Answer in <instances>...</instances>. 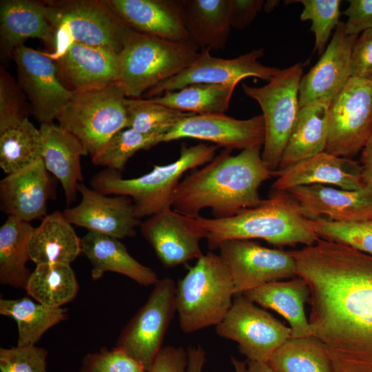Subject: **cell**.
I'll use <instances>...</instances> for the list:
<instances>
[{"label":"cell","instance_id":"6da1fadb","mask_svg":"<svg viewBox=\"0 0 372 372\" xmlns=\"http://www.w3.org/2000/svg\"><path fill=\"white\" fill-rule=\"evenodd\" d=\"M310 289L309 322L333 372H372V255L320 238L290 251Z\"/></svg>","mask_w":372,"mask_h":372},{"label":"cell","instance_id":"7a4b0ae2","mask_svg":"<svg viewBox=\"0 0 372 372\" xmlns=\"http://www.w3.org/2000/svg\"><path fill=\"white\" fill-rule=\"evenodd\" d=\"M262 146H254L232 155L225 149L204 167L185 177L177 185L172 208L192 218L205 208L214 218L232 216L256 207L264 200L259 188L276 175L264 163Z\"/></svg>","mask_w":372,"mask_h":372},{"label":"cell","instance_id":"3957f363","mask_svg":"<svg viewBox=\"0 0 372 372\" xmlns=\"http://www.w3.org/2000/svg\"><path fill=\"white\" fill-rule=\"evenodd\" d=\"M209 248L230 240L262 239L278 246H309L320 238L312 220L287 192H273L259 205L223 218L196 217Z\"/></svg>","mask_w":372,"mask_h":372},{"label":"cell","instance_id":"277c9868","mask_svg":"<svg viewBox=\"0 0 372 372\" xmlns=\"http://www.w3.org/2000/svg\"><path fill=\"white\" fill-rule=\"evenodd\" d=\"M216 145L199 143L181 147L175 161L154 165L152 170L134 178L125 179L120 172L105 169L96 174L90 186L105 195H122L132 198L135 216L141 220L172 208L174 191L184 174L210 162L218 149Z\"/></svg>","mask_w":372,"mask_h":372},{"label":"cell","instance_id":"5b68a950","mask_svg":"<svg viewBox=\"0 0 372 372\" xmlns=\"http://www.w3.org/2000/svg\"><path fill=\"white\" fill-rule=\"evenodd\" d=\"M233 297L232 278L220 255L203 254L176 285V312L181 331L192 333L216 326L230 309Z\"/></svg>","mask_w":372,"mask_h":372},{"label":"cell","instance_id":"8992f818","mask_svg":"<svg viewBox=\"0 0 372 372\" xmlns=\"http://www.w3.org/2000/svg\"><path fill=\"white\" fill-rule=\"evenodd\" d=\"M192 41H172L135 31L127 32L119 53L118 83L127 98L142 94L190 65L199 56Z\"/></svg>","mask_w":372,"mask_h":372},{"label":"cell","instance_id":"52a82bcc","mask_svg":"<svg viewBox=\"0 0 372 372\" xmlns=\"http://www.w3.org/2000/svg\"><path fill=\"white\" fill-rule=\"evenodd\" d=\"M47 17L54 30V58L72 43L110 48L118 53L130 29L100 0L43 1Z\"/></svg>","mask_w":372,"mask_h":372},{"label":"cell","instance_id":"ba28073f","mask_svg":"<svg viewBox=\"0 0 372 372\" xmlns=\"http://www.w3.org/2000/svg\"><path fill=\"white\" fill-rule=\"evenodd\" d=\"M126 98L118 83L75 92L57 120L93 157L112 136L125 128Z\"/></svg>","mask_w":372,"mask_h":372},{"label":"cell","instance_id":"9c48e42d","mask_svg":"<svg viewBox=\"0 0 372 372\" xmlns=\"http://www.w3.org/2000/svg\"><path fill=\"white\" fill-rule=\"evenodd\" d=\"M303 65L296 63L280 71L262 87L242 84L245 94L260 105L265 124L261 152L265 165L272 171L279 163L295 124L299 106V86Z\"/></svg>","mask_w":372,"mask_h":372},{"label":"cell","instance_id":"30bf717a","mask_svg":"<svg viewBox=\"0 0 372 372\" xmlns=\"http://www.w3.org/2000/svg\"><path fill=\"white\" fill-rule=\"evenodd\" d=\"M372 134V81L351 77L331 101L325 152L351 158Z\"/></svg>","mask_w":372,"mask_h":372},{"label":"cell","instance_id":"8fae6325","mask_svg":"<svg viewBox=\"0 0 372 372\" xmlns=\"http://www.w3.org/2000/svg\"><path fill=\"white\" fill-rule=\"evenodd\" d=\"M176 285L170 278L158 279L147 300L122 330L116 347L148 371L163 348L166 331L176 312Z\"/></svg>","mask_w":372,"mask_h":372},{"label":"cell","instance_id":"7c38bea8","mask_svg":"<svg viewBox=\"0 0 372 372\" xmlns=\"http://www.w3.org/2000/svg\"><path fill=\"white\" fill-rule=\"evenodd\" d=\"M221 338L235 341L248 361L267 363L272 353L291 338V329L243 295L216 326Z\"/></svg>","mask_w":372,"mask_h":372},{"label":"cell","instance_id":"4fadbf2b","mask_svg":"<svg viewBox=\"0 0 372 372\" xmlns=\"http://www.w3.org/2000/svg\"><path fill=\"white\" fill-rule=\"evenodd\" d=\"M218 249L231 273L235 296L270 282L297 276L290 251L266 247L250 240H227Z\"/></svg>","mask_w":372,"mask_h":372},{"label":"cell","instance_id":"5bb4252c","mask_svg":"<svg viewBox=\"0 0 372 372\" xmlns=\"http://www.w3.org/2000/svg\"><path fill=\"white\" fill-rule=\"evenodd\" d=\"M17 67L18 83L31 103L32 114L42 123L57 119L72 92L63 83L56 63L48 52L24 45L11 56Z\"/></svg>","mask_w":372,"mask_h":372},{"label":"cell","instance_id":"9a60e30c","mask_svg":"<svg viewBox=\"0 0 372 372\" xmlns=\"http://www.w3.org/2000/svg\"><path fill=\"white\" fill-rule=\"evenodd\" d=\"M209 50H203L190 65L149 89L145 96L150 99L195 83L238 84L248 76L269 81L280 71L258 61L263 56V48L233 59L212 56Z\"/></svg>","mask_w":372,"mask_h":372},{"label":"cell","instance_id":"2e32d148","mask_svg":"<svg viewBox=\"0 0 372 372\" xmlns=\"http://www.w3.org/2000/svg\"><path fill=\"white\" fill-rule=\"evenodd\" d=\"M141 231L166 268L200 258L205 232L196 218L166 209L141 222Z\"/></svg>","mask_w":372,"mask_h":372},{"label":"cell","instance_id":"e0dca14e","mask_svg":"<svg viewBox=\"0 0 372 372\" xmlns=\"http://www.w3.org/2000/svg\"><path fill=\"white\" fill-rule=\"evenodd\" d=\"M183 138L214 143L226 149H240L262 146L265 124L261 115L240 120L225 114H192L180 120L165 136L163 142Z\"/></svg>","mask_w":372,"mask_h":372},{"label":"cell","instance_id":"ac0fdd59","mask_svg":"<svg viewBox=\"0 0 372 372\" xmlns=\"http://www.w3.org/2000/svg\"><path fill=\"white\" fill-rule=\"evenodd\" d=\"M78 192L81 202L73 207L66 208L63 214L72 225L118 239L132 237L141 221L134 214L131 198L103 194L80 183Z\"/></svg>","mask_w":372,"mask_h":372},{"label":"cell","instance_id":"d6986e66","mask_svg":"<svg viewBox=\"0 0 372 372\" xmlns=\"http://www.w3.org/2000/svg\"><path fill=\"white\" fill-rule=\"evenodd\" d=\"M358 36L347 34L344 23L335 28L330 43L316 64L302 76L299 86V106L331 102L351 76V54Z\"/></svg>","mask_w":372,"mask_h":372},{"label":"cell","instance_id":"ffe728a7","mask_svg":"<svg viewBox=\"0 0 372 372\" xmlns=\"http://www.w3.org/2000/svg\"><path fill=\"white\" fill-rule=\"evenodd\" d=\"M287 192L311 220L338 223L372 221V189L349 190L324 185L296 187Z\"/></svg>","mask_w":372,"mask_h":372},{"label":"cell","instance_id":"44dd1931","mask_svg":"<svg viewBox=\"0 0 372 372\" xmlns=\"http://www.w3.org/2000/svg\"><path fill=\"white\" fill-rule=\"evenodd\" d=\"M52 59L63 83L72 92L102 87L120 79V54L108 48L74 42Z\"/></svg>","mask_w":372,"mask_h":372},{"label":"cell","instance_id":"7402d4cb","mask_svg":"<svg viewBox=\"0 0 372 372\" xmlns=\"http://www.w3.org/2000/svg\"><path fill=\"white\" fill-rule=\"evenodd\" d=\"M52 183L42 158L0 181V208L8 216L29 222L43 219L52 198Z\"/></svg>","mask_w":372,"mask_h":372},{"label":"cell","instance_id":"603a6c76","mask_svg":"<svg viewBox=\"0 0 372 372\" xmlns=\"http://www.w3.org/2000/svg\"><path fill=\"white\" fill-rule=\"evenodd\" d=\"M128 27L172 41H191L185 27L182 0H105Z\"/></svg>","mask_w":372,"mask_h":372},{"label":"cell","instance_id":"cb8c5ba5","mask_svg":"<svg viewBox=\"0 0 372 372\" xmlns=\"http://www.w3.org/2000/svg\"><path fill=\"white\" fill-rule=\"evenodd\" d=\"M276 176L278 178L272 185L273 192H287L296 187L315 184L349 190L366 187L360 162L325 151L285 170L277 171Z\"/></svg>","mask_w":372,"mask_h":372},{"label":"cell","instance_id":"d4e9b609","mask_svg":"<svg viewBox=\"0 0 372 372\" xmlns=\"http://www.w3.org/2000/svg\"><path fill=\"white\" fill-rule=\"evenodd\" d=\"M28 39L42 41L51 52L56 48V37L47 17L43 1L1 0L0 2V49L1 57Z\"/></svg>","mask_w":372,"mask_h":372},{"label":"cell","instance_id":"484cf974","mask_svg":"<svg viewBox=\"0 0 372 372\" xmlns=\"http://www.w3.org/2000/svg\"><path fill=\"white\" fill-rule=\"evenodd\" d=\"M39 130L44 165L60 181L66 203L70 205L76 200L78 185L83 180L81 156L88 153L74 135L60 125L42 123Z\"/></svg>","mask_w":372,"mask_h":372},{"label":"cell","instance_id":"4316f807","mask_svg":"<svg viewBox=\"0 0 372 372\" xmlns=\"http://www.w3.org/2000/svg\"><path fill=\"white\" fill-rule=\"evenodd\" d=\"M81 253L92 265L91 276L94 280L112 271L145 287L154 286L158 280L156 272L134 258L116 238L88 231L81 238Z\"/></svg>","mask_w":372,"mask_h":372},{"label":"cell","instance_id":"83f0119b","mask_svg":"<svg viewBox=\"0 0 372 372\" xmlns=\"http://www.w3.org/2000/svg\"><path fill=\"white\" fill-rule=\"evenodd\" d=\"M247 298L282 316L291 329V338L313 335L304 310L309 301L310 289L299 276L288 280H276L264 284L242 294Z\"/></svg>","mask_w":372,"mask_h":372},{"label":"cell","instance_id":"f1b7e54d","mask_svg":"<svg viewBox=\"0 0 372 372\" xmlns=\"http://www.w3.org/2000/svg\"><path fill=\"white\" fill-rule=\"evenodd\" d=\"M81 254V238L63 212L47 214L34 227L29 244L30 259L36 265H70Z\"/></svg>","mask_w":372,"mask_h":372},{"label":"cell","instance_id":"f546056e","mask_svg":"<svg viewBox=\"0 0 372 372\" xmlns=\"http://www.w3.org/2000/svg\"><path fill=\"white\" fill-rule=\"evenodd\" d=\"M331 103L316 102L300 107L277 171L325 151Z\"/></svg>","mask_w":372,"mask_h":372},{"label":"cell","instance_id":"4dcf8cb0","mask_svg":"<svg viewBox=\"0 0 372 372\" xmlns=\"http://www.w3.org/2000/svg\"><path fill=\"white\" fill-rule=\"evenodd\" d=\"M191 41L203 50H223L231 29L229 0H182Z\"/></svg>","mask_w":372,"mask_h":372},{"label":"cell","instance_id":"1f68e13d","mask_svg":"<svg viewBox=\"0 0 372 372\" xmlns=\"http://www.w3.org/2000/svg\"><path fill=\"white\" fill-rule=\"evenodd\" d=\"M34 227L13 216H8L0 227V283L24 289L32 272L26 267L29 244Z\"/></svg>","mask_w":372,"mask_h":372},{"label":"cell","instance_id":"d6a6232c","mask_svg":"<svg viewBox=\"0 0 372 372\" xmlns=\"http://www.w3.org/2000/svg\"><path fill=\"white\" fill-rule=\"evenodd\" d=\"M0 314L15 320L18 328L17 345H36L50 328L66 320L68 309L53 308L28 296L18 299H0Z\"/></svg>","mask_w":372,"mask_h":372},{"label":"cell","instance_id":"836d02e7","mask_svg":"<svg viewBox=\"0 0 372 372\" xmlns=\"http://www.w3.org/2000/svg\"><path fill=\"white\" fill-rule=\"evenodd\" d=\"M237 84L195 83L150 98L172 109L194 114H225Z\"/></svg>","mask_w":372,"mask_h":372},{"label":"cell","instance_id":"e575fe53","mask_svg":"<svg viewBox=\"0 0 372 372\" xmlns=\"http://www.w3.org/2000/svg\"><path fill=\"white\" fill-rule=\"evenodd\" d=\"M79 288L70 265L43 264L36 265L25 290L28 296L37 302L59 308L73 300Z\"/></svg>","mask_w":372,"mask_h":372},{"label":"cell","instance_id":"d590c367","mask_svg":"<svg viewBox=\"0 0 372 372\" xmlns=\"http://www.w3.org/2000/svg\"><path fill=\"white\" fill-rule=\"evenodd\" d=\"M267 364L278 372H333L324 344L313 335L289 338Z\"/></svg>","mask_w":372,"mask_h":372},{"label":"cell","instance_id":"8d00e7d4","mask_svg":"<svg viewBox=\"0 0 372 372\" xmlns=\"http://www.w3.org/2000/svg\"><path fill=\"white\" fill-rule=\"evenodd\" d=\"M39 129L28 118L0 131V167L7 174L41 158Z\"/></svg>","mask_w":372,"mask_h":372},{"label":"cell","instance_id":"74e56055","mask_svg":"<svg viewBox=\"0 0 372 372\" xmlns=\"http://www.w3.org/2000/svg\"><path fill=\"white\" fill-rule=\"evenodd\" d=\"M125 128L145 134L165 135L180 120L192 113L183 112L149 99L126 98Z\"/></svg>","mask_w":372,"mask_h":372},{"label":"cell","instance_id":"f35d334b","mask_svg":"<svg viewBox=\"0 0 372 372\" xmlns=\"http://www.w3.org/2000/svg\"><path fill=\"white\" fill-rule=\"evenodd\" d=\"M164 135L145 134L123 128L112 136L92 161L94 165L121 172L128 160L137 152L148 149L163 142Z\"/></svg>","mask_w":372,"mask_h":372},{"label":"cell","instance_id":"ab89813d","mask_svg":"<svg viewBox=\"0 0 372 372\" xmlns=\"http://www.w3.org/2000/svg\"><path fill=\"white\" fill-rule=\"evenodd\" d=\"M312 223L320 238L342 243L372 255V221L338 223L319 218L312 220Z\"/></svg>","mask_w":372,"mask_h":372},{"label":"cell","instance_id":"60d3db41","mask_svg":"<svg viewBox=\"0 0 372 372\" xmlns=\"http://www.w3.org/2000/svg\"><path fill=\"white\" fill-rule=\"evenodd\" d=\"M303 6L302 21H311V30L315 35V49L319 54L324 52L326 45L333 29L340 23V0H300Z\"/></svg>","mask_w":372,"mask_h":372},{"label":"cell","instance_id":"b9f144b4","mask_svg":"<svg viewBox=\"0 0 372 372\" xmlns=\"http://www.w3.org/2000/svg\"><path fill=\"white\" fill-rule=\"evenodd\" d=\"M23 92L5 68L0 69V131L27 118Z\"/></svg>","mask_w":372,"mask_h":372},{"label":"cell","instance_id":"7bdbcfd3","mask_svg":"<svg viewBox=\"0 0 372 372\" xmlns=\"http://www.w3.org/2000/svg\"><path fill=\"white\" fill-rule=\"evenodd\" d=\"M48 351L36 345L0 348L1 372H47Z\"/></svg>","mask_w":372,"mask_h":372},{"label":"cell","instance_id":"ee69618b","mask_svg":"<svg viewBox=\"0 0 372 372\" xmlns=\"http://www.w3.org/2000/svg\"><path fill=\"white\" fill-rule=\"evenodd\" d=\"M80 372H147L127 352L119 347L87 354Z\"/></svg>","mask_w":372,"mask_h":372},{"label":"cell","instance_id":"f6af8a7d","mask_svg":"<svg viewBox=\"0 0 372 372\" xmlns=\"http://www.w3.org/2000/svg\"><path fill=\"white\" fill-rule=\"evenodd\" d=\"M351 76L372 81V29L362 32L353 45Z\"/></svg>","mask_w":372,"mask_h":372},{"label":"cell","instance_id":"bcb514c9","mask_svg":"<svg viewBox=\"0 0 372 372\" xmlns=\"http://www.w3.org/2000/svg\"><path fill=\"white\" fill-rule=\"evenodd\" d=\"M344 12L348 17L344 23L347 34L355 35L372 29V0H349Z\"/></svg>","mask_w":372,"mask_h":372},{"label":"cell","instance_id":"7dc6e473","mask_svg":"<svg viewBox=\"0 0 372 372\" xmlns=\"http://www.w3.org/2000/svg\"><path fill=\"white\" fill-rule=\"evenodd\" d=\"M188 353L182 347H163L147 372H187Z\"/></svg>","mask_w":372,"mask_h":372},{"label":"cell","instance_id":"c3c4849f","mask_svg":"<svg viewBox=\"0 0 372 372\" xmlns=\"http://www.w3.org/2000/svg\"><path fill=\"white\" fill-rule=\"evenodd\" d=\"M264 4L262 0H229L231 27L239 30L247 27Z\"/></svg>","mask_w":372,"mask_h":372},{"label":"cell","instance_id":"681fc988","mask_svg":"<svg viewBox=\"0 0 372 372\" xmlns=\"http://www.w3.org/2000/svg\"><path fill=\"white\" fill-rule=\"evenodd\" d=\"M360 163L366 187L372 189V134L361 151Z\"/></svg>","mask_w":372,"mask_h":372},{"label":"cell","instance_id":"f907efd6","mask_svg":"<svg viewBox=\"0 0 372 372\" xmlns=\"http://www.w3.org/2000/svg\"><path fill=\"white\" fill-rule=\"evenodd\" d=\"M188 364L187 372H202L206 362L205 351L200 346H189L187 349Z\"/></svg>","mask_w":372,"mask_h":372},{"label":"cell","instance_id":"816d5d0a","mask_svg":"<svg viewBox=\"0 0 372 372\" xmlns=\"http://www.w3.org/2000/svg\"><path fill=\"white\" fill-rule=\"evenodd\" d=\"M248 372H278L267 363L247 361Z\"/></svg>","mask_w":372,"mask_h":372}]
</instances>
